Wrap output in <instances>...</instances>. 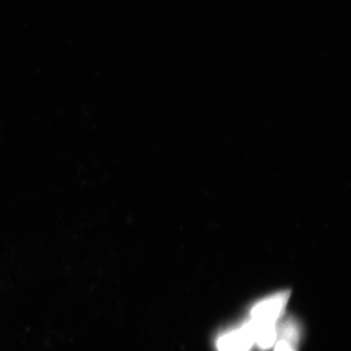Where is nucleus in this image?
<instances>
[{
	"instance_id": "nucleus-1",
	"label": "nucleus",
	"mask_w": 351,
	"mask_h": 351,
	"mask_svg": "<svg viewBox=\"0 0 351 351\" xmlns=\"http://www.w3.org/2000/svg\"><path fill=\"white\" fill-rule=\"evenodd\" d=\"M288 300L287 292L267 297L252 307L249 318L260 323H278L282 319Z\"/></svg>"
},
{
	"instance_id": "nucleus-2",
	"label": "nucleus",
	"mask_w": 351,
	"mask_h": 351,
	"mask_svg": "<svg viewBox=\"0 0 351 351\" xmlns=\"http://www.w3.org/2000/svg\"><path fill=\"white\" fill-rule=\"evenodd\" d=\"M216 346L218 351H252L255 345L246 321L239 326L228 329L219 335Z\"/></svg>"
},
{
	"instance_id": "nucleus-3",
	"label": "nucleus",
	"mask_w": 351,
	"mask_h": 351,
	"mask_svg": "<svg viewBox=\"0 0 351 351\" xmlns=\"http://www.w3.org/2000/svg\"><path fill=\"white\" fill-rule=\"evenodd\" d=\"M302 338V327L293 318L281 319L277 328V338L274 351H298Z\"/></svg>"
}]
</instances>
